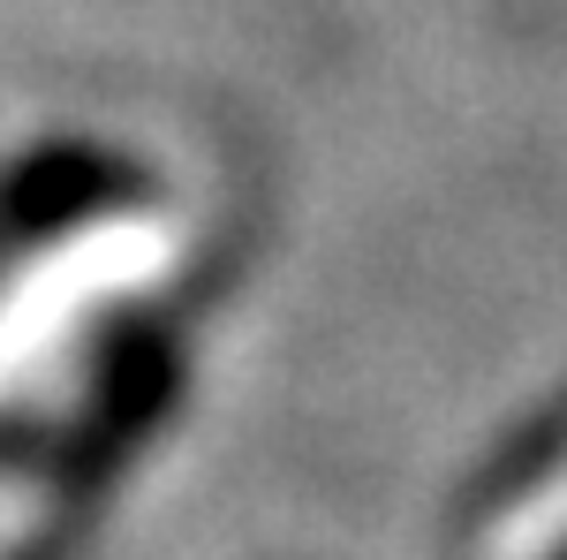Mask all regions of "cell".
Returning <instances> with one entry per match:
<instances>
[{
	"mask_svg": "<svg viewBox=\"0 0 567 560\" xmlns=\"http://www.w3.org/2000/svg\"><path fill=\"white\" fill-rule=\"evenodd\" d=\"M175 348L159 342V334H130V342L114 348V364H106V379L91 394V417L76 431V477H106L122 455H130L136 431H152V417L167 409V394H175Z\"/></svg>",
	"mask_w": 567,
	"mask_h": 560,
	"instance_id": "6da1fadb",
	"label": "cell"
},
{
	"mask_svg": "<svg viewBox=\"0 0 567 560\" xmlns=\"http://www.w3.org/2000/svg\"><path fill=\"white\" fill-rule=\"evenodd\" d=\"M136 174L91 144H53V152H31L23 167L8 174L0 190V213L16 220L23 235H53V227H84L91 213H106L114 197H130Z\"/></svg>",
	"mask_w": 567,
	"mask_h": 560,
	"instance_id": "7a4b0ae2",
	"label": "cell"
}]
</instances>
